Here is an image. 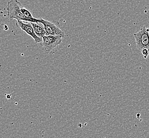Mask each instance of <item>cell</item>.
I'll return each mask as SVG.
<instances>
[{"instance_id":"7a4b0ae2","label":"cell","mask_w":149,"mask_h":138,"mask_svg":"<svg viewBox=\"0 0 149 138\" xmlns=\"http://www.w3.org/2000/svg\"><path fill=\"white\" fill-rule=\"evenodd\" d=\"M133 35L139 50L141 52L143 49L149 51V28L144 26Z\"/></svg>"},{"instance_id":"5b68a950","label":"cell","mask_w":149,"mask_h":138,"mask_svg":"<svg viewBox=\"0 0 149 138\" xmlns=\"http://www.w3.org/2000/svg\"><path fill=\"white\" fill-rule=\"evenodd\" d=\"M16 26L20 28L21 30H23L28 35L31 36L36 43H40L42 42V38L37 36L36 33H35L31 22L17 20Z\"/></svg>"},{"instance_id":"8992f818","label":"cell","mask_w":149,"mask_h":138,"mask_svg":"<svg viewBox=\"0 0 149 138\" xmlns=\"http://www.w3.org/2000/svg\"><path fill=\"white\" fill-rule=\"evenodd\" d=\"M37 36L42 37L46 35V31L44 25L40 22H31Z\"/></svg>"},{"instance_id":"277c9868","label":"cell","mask_w":149,"mask_h":138,"mask_svg":"<svg viewBox=\"0 0 149 138\" xmlns=\"http://www.w3.org/2000/svg\"><path fill=\"white\" fill-rule=\"evenodd\" d=\"M39 22L44 25L46 31V35H58L62 37L66 36L64 32L61 29L60 23L58 21H48L40 18Z\"/></svg>"},{"instance_id":"52a82bcc","label":"cell","mask_w":149,"mask_h":138,"mask_svg":"<svg viewBox=\"0 0 149 138\" xmlns=\"http://www.w3.org/2000/svg\"><path fill=\"white\" fill-rule=\"evenodd\" d=\"M21 12H22V13L24 15L26 16V17H31V18L33 17V15H32V13H31L30 11H29V10L26 9V8H25L23 6H21Z\"/></svg>"},{"instance_id":"3957f363","label":"cell","mask_w":149,"mask_h":138,"mask_svg":"<svg viewBox=\"0 0 149 138\" xmlns=\"http://www.w3.org/2000/svg\"><path fill=\"white\" fill-rule=\"evenodd\" d=\"M62 42V37L58 35H45L42 37L43 51L49 54Z\"/></svg>"},{"instance_id":"6da1fadb","label":"cell","mask_w":149,"mask_h":138,"mask_svg":"<svg viewBox=\"0 0 149 138\" xmlns=\"http://www.w3.org/2000/svg\"><path fill=\"white\" fill-rule=\"evenodd\" d=\"M21 3L18 0H10L7 4V14L10 19L29 21L31 22H39V18L28 17L21 12Z\"/></svg>"}]
</instances>
